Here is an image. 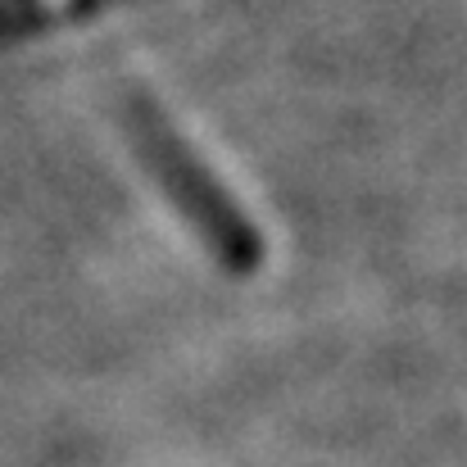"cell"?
Segmentation results:
<instances>
[{
  "label": "cell",
  "mask_w": 467,
  "mask_h": 467,
  "mask_svg": "<svg viewBox=\"0 0 467 467\" xmlns=\"http://www.w3.org/2000/svg\"><path fill=\"white\" fill-rule=\"evenodd\" d=\"M146 150H150V159L163 168V177L172 182V191L182 195V204L195 209V218H200V227L209 232V241H213L218 250H227V254H250V232L241 227L236 209L223 204V195L213 191V182L195 168V159L186 155L159 123L146 128Z\"/></svg>",
  "instance_id": "obj_1"
},
{
  "label": "cell",
  "mask_w": 467,
  "mask_h": 467,
  "mask_svg": "<svg viewBox=\"0 0 467 467\" xmlns=\"http://www.w3.org/2000/svg\"><path fill=\"white\" fill-rule=\"evenodd\" d=\"M87 5H96V0H0V32H27V27L55 23Z\"/></svg>",
  "instance_id": "obj_2"
}]
</instances>
